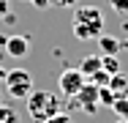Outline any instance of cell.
I'll list each match as a JSON object with an SVG mask.
<instances>
[{
	"label": "cell",
	"instance_id": "cell-1",
	"mask_svg": "<svg viewBox=\"0 0 128 123\" xmlns=\"http://www.w3.org/2000/svg\"><path fill=\"white\" fill-rule=\"evenodd\" d=\"M71 27H74V36L79 41H93L104 33V11L98 6H79L74 8V19H71Z\"/></svg>",
	"mask_w": 128,
	"mask_h": 123
},
{
	"label": "cell",
	"instance_id": "cell-2",
	"mask_svg": "<svg viewBox=\"0 0 128 123\" xmlns=\"http://www.w3.org/2000/svg\"><path fill=\"white\" fill-rule=\"evenodd\" d=\"M25 107H27V115L36 123H46L52 115L63 112V101L54 93H49V90H33L25 98Z\"/></svg>",
	"mask_w": 128,
	"mask_h": 123
},
{
	"label": "cell",
	"instance_id": "cell-3",
	"mask_svg": "<svg viewBox=\"0 0 128 123\" xmlns=\"http://www.w3.org/2000/svg\"><path fill=\"white\" fill-rule=\"evenodd\" d=\"M3 85H6V93L11 98H27L36 90V88H33V77H30V71H25V69H11V71H6Z\"/></svg>",
	"mask_w": 128,
	"mask_h": 123
},
{
	"label": "cell",
	"instance_id": "cell-4",
	"mask_svg": "<svg viewBox=\"0 0 128 123\" xmlns=\"http://www.w3.org/2000/svg\"><path fill=\"white\" fill-rule=\"evenodd\" d=\"M84 82H87V77L79 71V69H66V71H60V77H57V88H60L63 98H74L84 88Z\"/></svg>",
	"mask_w": 128,
	"mask_h": 123
},
{
	"label": "cell",
	"instance_id": "cell-5",
	"mask_svg": "<svg viewBox=\"0 0 128 123\" xmlns=\"http://www.w3.org/2000/svg\"><path fill=\"white\" fill-rule=\"evenodd\" d=\"M74 98H76L79 107H82L84 112H90V115L101 107V104H98V85H93V82H84V88H82Z\"/></svg>",
	"mask_w": 128,
	"mask_h": 123
},
{
	"label": "cell",
	"instance_id": "cell-6",
	"mask_svg": "<svg viewBox=\"0 0 128 123\" xmlns=\"http://www.w3.org/2000/svg\"><path fill=\"white\" fill-rule=\"evenodd\" d=\"M6 55L8 57H16V60H22L30 55V38L27 36H11V38H6Z\"/></svg>",
	"mask_w": 128,
	"mask_h": 123
},
{
	"label": "cell",
	"instance_id": "cell-7",
	"mask_svg": "<svg viewBox=\"0 0 128 123\" xmlns=\"http://www.w3.org/2000/svg\"><path fill=\"white\" fill-rule=\"evenodd\" d=\"M96 41H98V47H101V55H117V49H120V41H117L114 36H109V33H101Z\"/></svg>",
	"mask_w": 128,
	"mask_h": 123
},
{
	"label": "cell",
	"instance_id": "cell-8",
	"mask_svg": "<svg viewBox=\"0 0 128 123\" xmlns=\"http://www.w3.org/2000/svg\"><path fill=\"white\" fill-rule=\"evenodd\" d=\"M79 71L84 74L87 79H90L96 71H101V55H87V57L79 63Z\"/></svg>",
	"mask_w": 128,
	"mask_h": 123
},
{
	"label": "cell",
	"instance_id": "cell-9",
	"mask_svg": "<svg viewBox=\"0 0 128 123\" xmlns=\"http://www.w3.org/2000/svg\"><path fill=\"white\" fill-rule=\"evenodd\" d=\"M109 90L114 93V96H128V79L123 74H112V79H109Z\"/></svg>",
	"mask_w": 128,
	"mask_h": 123
},
{
	"label": "cell",
	"instance_id": "cell-10",
	"mask_svg": "<svg viewBox=\"0 0 128 123\" xmlns=\"http://www.w3.org/2000/svg\"><path fill=\"white\" fill-rule=\"evenodd\" d=\"M101 69L106 74H120V60H117V55H101Z\"/></svg>",
	"mask_w": 128,
	"mask_h": 123
},
{
	"label": "cell",
	"instance_id": "cell-11",
	"mask_svg": "<svg viewBox=\"0 0 128 123\" xmlns=\"http://www.w3.org/2000/svg\"><path fill=\"white\" fill-rule=\"evenodd\" d=\"M0 123H19V112L8 104H0Z\"/></svg>",
	"mask_w": 128,
	"mask_h": 123
},
{
	"label": "cell",
	"instance_id": "cell-12",
	"mask_svg": "<svg viewBox=\"0 0 128 123\" xmlns=\"http://www.w3.org/2000/svg\"><path fill=\"white\" fill-rule=\"evenodd\" d=\"M112 109H114L117 118H126V120H128V96H117L114 104H112Z\"/></svg>",
	"mask_w": 128,
	"mask_h": 123
},
{
	"label": "cell",
	"instance_id": "cell-13",
	"mask_svg": "<svg viewBox=\"0 0 128 123\" xmlns=\"http://www.w3.org/2000/svg\"><path fill=\"white\" fill-rule=\"evenodd\" d=\"M114 93H112V90H109V85H106V88H98V104H104V107H112V104H114Z\"/></svg>",
	"mask_w": 128,
	"mask_h": 123
},
{
	"label": "cell",
	"instance_id": "cell-14",
	"mask_svg": "<svg viewBox=\"0 0 128 123\" xmlns=\"http://www.w3.org/2000/svg\"><path fill=\"white\" fill-rule=\"evenodd\" d=\"M109 79H112V74H106V71L101 69V71H96V74H93L87 82H93V85H98V88H106V85H109Z\"/></svg>",
	"mask_w": 128,
	"mask_h": 123
},
{
	"label": "cell",
	"instance_id": "cell-15",
	"mask_svg": "<svg viewBox=\"0 0 128 123\" xmlns=\"http://www.w3.org/2000/svg\"><path fill=\"white\" fill-rule=\"evenodd\" d=\"M46 123H74V118H71L68 112H57V115H52Z\"/></svg>",
	"mask_w": 128,
	"mask_h": 123
},
{
	"label": "cell",
	"instance_id": "cell-16",
	"mask_svg": "<svg viewBox=\"0 0 128 123\" xmlns=\"http://www.w3.org/2000/svg\"><path fill=\"white\" fill-rule=\"evenodd\" d=\"M109 3H112L120 14H126V11H128V0H109Z\"/></svg>",
	"mask_w": 128,
	"mask_h": 123
},
{
	"label": "cell",
	"instance_id": "cell-17",
	"mask_svg": "<svg viewBox=\"0 0 128 123\" xmlns=\"http://www.w3.org/2000/svg\"><path fill=\"white\" fill-rule=\"evenodd\" d=\"M33 6H38V8H46V6H52V3H57V0H30Z\"/></svg>",
	"mask_w": 128,
	"mask_h": 123
},
{
	"label": "cell",
	"instance_id": "cell-18",
	"mask_svg": "<svg viewBox=\"0 0 128 123\" xmlns=\"http://www.w3.org/2000/svg\"><path fill=\"white\" fill-rule=\"evenodd\" d=\"M6 11H8V3H6V0H0V17H3Z\"/></svg>",
	"mask_w": 128,
	"mask_h": 123
},
{
	"label": "cell",
	"instance_id": "cell-19",
	"mask_svg": "<svg viewBox=\"0 0 128 123\" xmlns=\"http://www.w3.org/2000/svg\"><path fill=\"white\" fill-rule=\"evenodd\" d=\"M57 3H63V6H74L76 0H57Z\"/></svg>",
	"mask_w": 128,
	"mask_h": 123
},
{
	"label": "cell",
	"instance_id": "cell-20",
	"mask_svg": "<svg viewBox=\"0 0 128 123\" xmlns=\"http://www.w3.org/2000/svg\"><path fill=\"white\" fill-rule=\"evenodd\" d=\"M6 71H8V69H3V66H0V82L6 79Z\"/></svg>",
	"mask_w": 128,
	"mask_h": 123
},
{
	"label": "cell",
	"instance_id": "cell-21",
	"mask_svg": "<svg viewBox=\"0 0 128 123\" xmlns=\"http://www.w3.org/2000/svg\"><path fill=\"white\" fill-rule=\"evenodd\" d=\"M114 123H128V120H126V118H117V120H114Z\"/></svg>",
	"mask_w": 128,
	"mask_h": 123
},
{
	"label": "cell",
	"instance_id": "cell-22",
	"mask_svg": "<svg viewBox=\"0 0 128 123\" xmlns=\"http://www.w3.org/2000/svg\"><path fill=\"white\" fill-rule=\"evenodd\" d=\"M0 104H3V93H0Z\"/></svg>",
	"mask_w": 128,
	"mask_h": 123
}]
</instances>
